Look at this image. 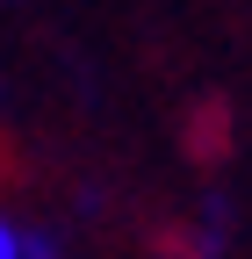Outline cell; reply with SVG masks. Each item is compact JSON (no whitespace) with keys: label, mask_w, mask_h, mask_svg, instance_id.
<instances>
[{"label":"cell","mask_w":252,"mask_h":259,"mask_svg":"<svg viewBox=\"0 0 252 259\" xmlns=\"http://www.w3.org/2000/svg\"><path fill=\"white\" fill-rule=\"evenodd\" d=\"M0 259H22V238L8 231V223H0Z\"/></svg>","instance_id":"cell-1"}]
</instances>
